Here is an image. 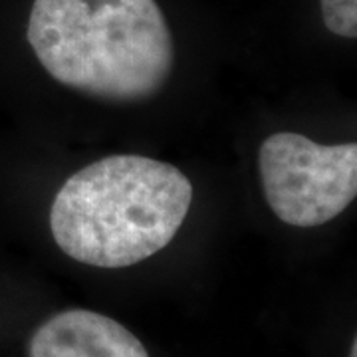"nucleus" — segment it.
I'll use <instances>...</instances> for the list:
<instances>
[{
	"label": "nucleus",
	"mask_w": 357,
	"mask_h": 357,
	"mask_svg": "<svg viewBox=\"0 0 357 357\" xmlns=\"http://www.w3.org/2000/svg\"><path fill=\"white\" fill-rule=\"evenodd\" d=\"M26 36L56 82L107 102L153 98L175 64L155 0H34Z\"/></svg>",
	"instance_id": "obj_1"
},
{
	"label": "nucleus",
	"mask_w": 357,
	"mask_h": 357,
	"mask_svg": "<svg viewBox=\"0 0 357 357\" xmlns=\"http://www.w3.org/2000/svg\"><path fill=\"white\" fill-rule=\"evenodd\" d=\"M192 203L177 167L143 155H109L79 169L50 208L60 250L96 268H128L175 238Z\"/></svg>",
	"instance_id": "obj_2"
},
{
	"label": "nucleus",
	"mask_w": 357,
	"mask_h": 357,
	"mask_svg": "<svg viewBox=\"0 0 357 357\" xmlns=\"http://www.w3.org/2000/svg\"><path fill=\"white\" fill-rule=\"evenodd\" d=\"M258 171L270 211L290 227H321L357 195V145H319L302 133L278 131L258 149Z\"/></svg>",
	"instance_id": "obj_3"
},
{
	"label": "nucleus",
	"mask_w": 357,
	"mask_h": 357,
	"mask_svg": "<svg viewBox=\"0 0 357 357\" xmlns=\"http://www.w3.org/2000/svg\"><path fill=\"white\" fill-rule=\"evenodd\" d=\"M28 357H149V354L119 321L91 310H66L34 332Z\"/></svg>",
	"instance_id": "obj_4"
},
{
	"label": "nucleus",
	"mask_w": 357,
	"mask_h": 357,
	"mask_svg": "<svg viewBox=\"0 0 357 357\" xmlns=\"http://www.w3.org/2000/svg\"><path fill=\"white\" fill-rule=\"evenodd\" d=\"M326 28L342 38L357 36V0H319Z\"/></svg>",
	"instance_id": "obj_5"
},
{
	"label": "nucleus",
	"mask_w": 357,
	"mask_h": 357,
	"mask_svg": "<svg viewBox=\"0 0 357 357\" xmlns=\"http://www.w3.org/2000/svg\"><path fill=\"white\" fill-rule=\"evenodd\" d=\"M349 357H357V342L351 344V354H349Z\"/></svg>",
	"instance_id": "obj_6"
}]
</instances>
